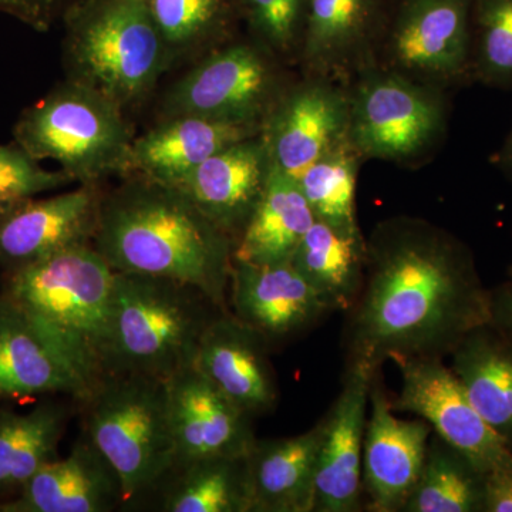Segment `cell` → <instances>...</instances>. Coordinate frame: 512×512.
Wrapping results in <instances>:
<instances>
[{"instance_id":"obj_20","label":"cell","mask_w":512,"mask_h":512,"mask_svg":"<svg viewBox=\"0 0 512 512\" xmlns=\"http://www.w3.org/2000/svg\"><path fill=\"white\" fill-rule=\"evenodd\" d=\"M272 163L261 136L238 141L185 174L178 188L237 242L264 195Z\"/></svg>"},{"instance_id":"obj_14","label":"cell","mask_w":512,"mask_h":512,"mask_svg":"<svg viewBox=\"0 0 512 512\" xmlns=\"http://www.w3.org/2000/svg\"><path fill=\"white\" fill-rule=\"evenodd\" d=\"M101 200L99 185L82 184L0 208V268L13 271L63 249L92 245Z\"/></svg>"},{"instance_id":"obj_21","label":"cell","mask_w":512,"mask_h":512,"mask_svg":"<svg viewBox=\"0 0 512 512\" xmlns=\"http://www.w3.org/2000/svg\"><path fill=\"white\" fill-rule=\"evenodd\" d=\"M268 343L231 312L220 313L202 335L194 365L239 409L258 417L271 412L278 400Z\"/></svg>"},{"instance_id":"obj_31","label":"cell","mask_w":512,"mask_h":512,"mask_svg":"<svg viewBox=\"0 0 512 512\" xmlns=\"http://www.w3.org/2000/svg\"><path fill=\"white\" fill-rule=\"evenodd\" d=\"M170 64L227 43L239 18L237 0H148Z\"/></svg>"},{"instance_id":"obj_36","label":"cell","mask_w":512,"mask_h":512,"mask_svg":"<svg viewBox=\"0 0 512 512\" xmlns=\"http://www.w3.org/2000/svg\"><path fill=\"white\" fill-rule=\"evenodd\" d=\"M67 0H0V12L15 16L30 28L45 32Z\"/></svg>"},{"instance_id":"obj_7","label":"cell","mask_w":512,"mask_h":512,"mask_svg":"<svg viewBox=\"0 0 512 512\" xmlns=\"http://www.w3.org/2000/svg\"><path fill=\"white\" fill-rule=\"evenodd\" d=\"M13 137L37 161H56L80 184L130 174L134 137L124 110L74 80L23 111Z\"/></svg>"},{"instance_id":"obj_12","label":"cell","mask_w":512,"mask_h":512,"mask_svg":"<svg viewBox=\"0 0 512 512\" xmlns=\"http://www.w3.org/2000/svg\"><path fill=\"white\" fill-rule=\"evenodd\" d=\"M349 89L302 76L293 80L262 123L272 167L298 181L313 163L349 141Z\"/></svg>"},{"instance_id":"obj_37","label":"cell","mask_w":512,"mask_h":512,"mask_svg":"<svg viewBox=\"0 0 512 512\" xmlns=\"http://www.w3.org/2000/svg\"><path fill=\"white\" fill-rule=\"evenodd\" d=\"M484 512H512V467L491 471L485 477Z\"/></svg>"},{"instance_id":"obj_5","label":"cell","mask_w":512,"mask_h":512,"mask_svg":"<svg viewBox=\"0 0 512 512\" xmlns=\"http://www.w3.org/2000/svg\"><path fill=\"white\" fill-rule=\"evenodd\" d=\"M64 25L69 79L120 109L146 100L170 66L148 0H77L66 8Z\"/></svg>"},{"instance_id":"obj_19","label":"cell","mask_w":512,"mask_h":512,"mask_svg":"<svg viewBox=\"0 0 512 512\" xmlns=\"http://www.w3.org/2000/svg\"><path fill=\"white\" fill-rule=\"evenodd\" d=\"M229 312L271 342L298 335L333 312L291 264L252 265L232 259Z\"/></svg>"},{"instance_id":"obj_15","label":"cell","mask_w":512,"mask_h":512,"mask_svg":"<svg viewBox=\"0 0 512 512\" xmlns=\"http://www.w3.org/2000/svg\"><path fill=\"white\" fill-rule=\"evenodd\" d=\"M377 372L363 363H348L342 390L322 419L313 512L362 510L363 443Z\"/></svg>"},{"instance_id":"obj_13","label":"cell","mask_w":512,"mask_h":512,"mask_svg":"<svg viewBox=\"0 0 512 512\" xmlns=\"http://www.w3.org/2000/svg\"><path fill=\"white\" fill-rule=\"evenodd\" d=\"M393 0H309L298 66L302 76L349 86L377 66Z\"/></svg>"},{"instance_id":"obj_11","label":"cell","mask_w":512,"mask_h":512,"mask_svg":"<svg viewBox=\"0 0 512 512\" xmlns=\"http://www.w3.org/2000/svg\"><path fill=\"white\" fill-rule=\"evenodd\" d=\"M402 389L390 399L396 413H412L470 458L485 474L512 467V453L468 399L463 384L439 357L394 359Z\"/></svg>"},{"instance_id":"obj_16","label":"cell","mask_w":512,"mask_h":512,"mask_svg":"<svg viewBox=\"0 0 512 512\" xmlns=\"http://www.w3.org/2000/svg\"><path fill=\"white\" fill-rule=\"evenodd\" d=\"M369 409L362 460L367 510L402 512L419 481L433 429L426 420L396 416L379 372L370 389Z\"/></svg>"},{"instance_id":"obj_22","label":"cell","mask_w":512,"mask_h":512,"mask_svg":"<svg viewBox=\"0 0 512 512\" xmlns=\"http://www.w3.org/2000/svg\"><path fill=\"white\" fill-rule=\"evenodd\" d=\"M124 503L119 474L89 437L30 478L0 512H106Z\"/></svg>"},{"instance_id":"obj_35","label":"cell","mask_w":512,"mask_h":512,"mask_svg":"<svg viewBox=\"0 0 512 512\" xmlns=\"http://www.w3.org/2000/svg\"><path fill=\"white\" fill-rule=\"evenodd\" d=\"M18 143L0 144V208L74 183L64 171L45 170Z\"/></svg>"},{"instance_id":"obj_38","label":"cell","mask_w":512,"mask_h":512,"mask_svg":"<svg viewBox=\"0 0 512 512\" xmlns=\"http://www.w3.org/2000/svg\"><path fill=\"white\" fill-rule=\"evenodd\" d=\"M491 325L512 339V275L491 291Z\"/></svg>"},{"instance_id":"obj_10","label":"cell","mask_w":512,"mask_h":512,"mask_svg":"<svg viewBox=\"0 0 512 512\" xmlns=\"http://www.w3.org/2000/svg\"><path fill=\"white\" fill-rule=\"evenodd\" d=\"M473 0H400L379 66L443 90L471 83Z\"/></svg>"},{"instance_id":"obj_32","label":"cell","mask_w":512,"mask_h":512,"mask_svg":"<svg viewBox=\"0 0 512 512\" xmlns=\"http://www.w3.org/2000/svg\"><path fill=\"white\" fill-rule=\"evenodd\" d=\"M363 158L350 141L319 158L298 178L316 220L350 234H360L356 214L357 175Z\"/></svg>"},{"instance_id":"obj_34","label":"cell","mask_w":512,"mask_h":512,"mask_svg":"<svg viewBox=\"0 0 512 512\" xmlns=\"http://www.w3.org/2000/svg\"><path fill=\"white\" fill-rule=\"evenodd\" d=\"M252 40L285 64H298L309 0H237Z\"/></svg>"},{"instance_id":"obj_9","label":"cell","mask_w":512,"mask_h":512,"mask_svg":"<svg viewBox=\"0 0 512 512\" xmlns=\"http://www.w3.org/2000/svg\"><path fill=\"white\" fill-rule=\"evenodd\" d=\"M281 64L254 40L224 43L174 84L165 114L261 128L292 83Z\"/></svg>"},{"instance_id":"obj_3","label":"cell","mask_w":512,"mask_h":512,"mask_svg":"<svg viewBox=\"0 0 512 512\" xmlns=\"http://www.w3.org/2000/svg\"><path fill=\"white\" fill-rule=\"evenodd\" d=\"M220 313L205 293L184 282L114 271L103 376L167 382L194 365L202 335Z\"/></svg>"},{"instance_id":"obj_23","label":"cell","mask_w":512,"mask_h":512,"mask_svg":"<svg viewBox=\"0 0 512 512\" xmlns=\"http://www.w3.org/2000/svg\"><path fill=\"white\" fill-rule=\"evenodd\" d=\"M261 128L222 123L204 117L167 116L143 136L134 138L130 174L174 185L222 148L259 136Z\"/></svg>"},{"instance_id":"obj_26","label":"cell","mask_w":512,"mask_h":512,"mask_svg":"<svg viewBox=\"0 0 512 512\" xmlns=\"http://www.w3.org/2000/svg\"><path fill=\"white\" fill-rule=\"evenodd\" d=\"M316 221L298 181L272 167L264 195L235 242V261L252 265L291 262Z\"/></svg>"},{"instance_id":"obj_24","label":"cell","mask_w":512,"mask_h":512,"mask_svg":"<svg viewBox=\"0 0 512 512\" xmlns=\"http://www.w3.org/2000/svg\"><path fill=\"white\" fill-rule=\"evenodd\" d=\"M322 420L285 439H256L248 454L252 512H313Z\"/></svg>"},{"instance_id":"obj_18","label":"cell","mask_w":512,"mask_h":512,"mask_svg":"<svg viewBox=\"0 0 512 512\" xmlns=\"http://www.w3.org/2000/svg\"><path fill=\"white\" fill-rule=\"evenodd\" d=\"M90 384L56 340L0 292V400L64 394L82 402Z\"/></svg>"},{"instance_id":"obj_6","label":"cell","mask_w":512,"mask_h":512,"mask_svg":"<svg viewBox=\"0 0 512 512\" xmlns=\"http://www.w3.org/2000/svg\"><path fill=\"white\" fill-rule=\"evenodd\" d=\"M84 430L119 474L124 501L156 487L177 463L167 382L107 375L80 402Z\"/></svg>"},{"instance_id":"obj_33","label":"cell","mask_w":512,"mask_h":512,"mask_svg":"<svg viewBox=\"0 0 512 512\" xmlns=\"http://www.w3.org/2000/svg\"><path fill=\"white\" fill-rule=\"evenodd\" d=\"M512 90V0L471 3V83Z\"/></svg>"},{"instance_id":"obj_28","label":"cell","mask_w":512,"mask_h":512,"mask_svg":"<svg viewBox=\"0 0 512 512\" xmlns=\"http://www.w3.org/2000/svg\"><path fill=\"white\" fill-rule=\"evenodd\" d=\"M69 410L43 402L25 413L0 410V503L16 497L40 468L59 458Z\"/></svg>"},{"instance_id":"obj_30","label":"cell","mask_w":512,"mask_h":512,"mask_svg":"<svg viewBox=\"0 0 512 512\" xmlns=\"http://www.w3.org/2000/svg\"><path fill=\"white\" fill-rule=\"evenodd\" d=\"M487 474L431 433L423 470L402 512H484Z\"/></svg>"},{"instance_id":"obj_39","label":"cell","mask_w":512,"mask_h":512,"mask_svg":"<svg viewBox=\"0 0 512 512\" xmlns=\"http://www.w3.org/2000/svg\"><path fill=\"white\" fill-rule=\"evenodd\" d=\"M494 163L510 178L512 183V130L508 137L505 138L503 147L500 148L497 156H495Z\"/></svg>"},{"instance_id":"obj_17","label":"cell","mask_w":512,"mask_h":512,"mask_svg":"<svg viewBox=\"0 0 512 512\" xmlns=\"http://www.w3.org/2000/svg\"><path fill=\"white\" fill-rule=\"evenodd\" d=\"M167 392L177 447L175 466L200 457L247 456L254 447V417L239 409L197 366L171 376Z\"/></svg>"},{"instance_id":"obj_4","label":"cell","mask_w":512,"mask_h":512,"mask_svg":"<svg viewBox=\"0 0 512 512\" xmlns=\"http://www.w3.org/2000/svg\"><path fill=\"white\" fill-rule=\"evenodd\" d=\"M114 271L93 245L3 272L2 293L59 343L90 384L103 377Z\"/></svg>"},{"instance_id":"obj_27","label":"cell","mask_w":512,"mask_h":512,"mask_svg":"<svg viewBox=\"0 0 512 512\" xmlns=\"http://www.w3.org/2000/svg\"><path fill=\"white\" fill-rule=\"evenodd\" d=\"M366 258V237L362 232L350 234L316 220L293 254L291 264L333 311L349 312L362 289Z\"/></svg>"},{"instance_id":"obj_2","label":"cell","mask_w":512,"mask_h":512,"mask_svg":"<svg viewBox=\"0 0 512 512\" xmlns=\"http://www.w3.org/2000/svg\"><path fill=\"white\" fill-rule=\"evenodd\" d=\"M92 245L113 271L184 282L229 312L235 241L178 188L138 177L103 195Z\"/></svg>"},{"instance_id":"obj_8","label":"cell","mask_w":512,"mask_h":512,"mask_svg":"<svg viewBox=\"0 0 512 512\" xmlns=\"http://www.w3.org/2000/svg\"><path fill=\"white\" fill-rule=\"evenodd\" d=\"M349 141L366 160L420 163L444 140L447 90L373 66L349 84Z\"/></svg>"},{"instance_id":"obj_1","label":"cell","mask_w":512,"mask_h":512,"mask_svg":"<svg viewBox=\"0 0 512 512\" xmlns=\"http://www.w3.org/2000/svg\"><path fill=\"white\" fill-rule=\"evenodd\" d=\"M365 279L350 309L348 363L379 370L402 357L450 356L491 320L485 288L466 242L421 218L379 222L366 238Z\"/></svg>"},{"instance_id":"obj_25","label":"cell","mask_w":512,"mask_h":512,"mask_svg":"<svg viewBox=\"0 0 512 512\" xmlns=\"http://www.w3.org/2000/svg\"><path fill=\"white\" fill-rule=\"evenodd\" d=\"M450 357L468 399L512 453V339L487 323L471 330Z\"/></svg>"},{"instance_id":"obj_29","label":"cell","mask_w":512,"mask_h":512,"mask_svg":"<svg viewBox=\"0 0 512 512\" xmlns=\"http://www.w3.org/2000/svg\"><path fill=\"white\" fill-rule=\"evenodd\" d=\"M168 476L165 512H252L248 454L194 458Z\"/></svg>"},{"instance_id":"obj_40","label":"cell","mask_w":512,"mask_h":512,"mask_svg":"<svg viewBox=\"0 0 512 512\" xmlns=\"http://www.w3.org/2000/svg\"><path fill=\"white\" fill-rule=\"evenodd\" d=\"M508 275H512V265L508 268Z\"/></svg>"}]
</instances>
